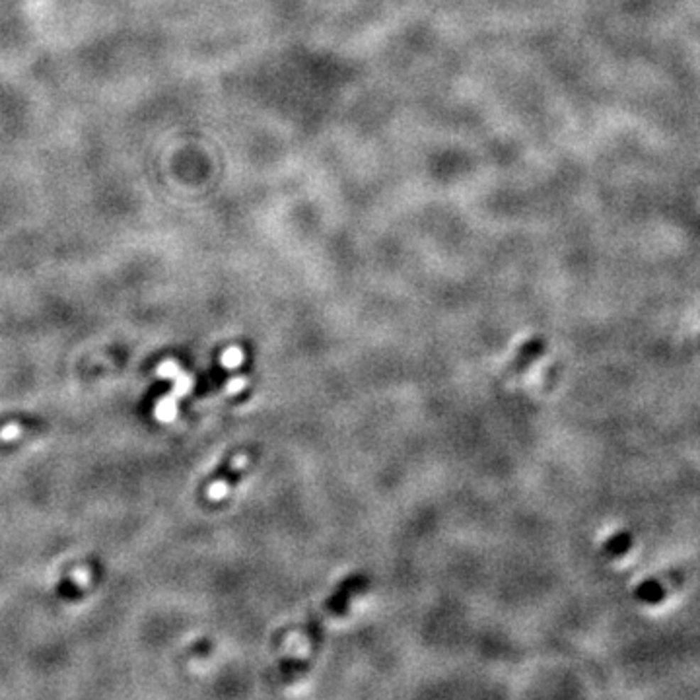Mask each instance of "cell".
Segmentation results:
<instances>
[{
  "instance_id": "obj_2",
  "label": "cell",
  "mask_w": 700,
  "mask_h": 700,
  "mask_svg": "<svg viewBox=\"0 0 700 700\" xmlns=\"http://www.w3.org/2000/svg\"><path fill=\"white\" fill-rule=\"evenodd\" d=\"M630 547H633V535L628 531H620V533H617V535H613L611 539L605 541L601 554L609 560L618 559V557H623V554L630 551Z\"/></svg>"
},
{
  "instance_id": "obj_3",
  "label": "cell",
  "mask_w": 700,
  "mask_h": 700,
  "mask_svg": "<svg viewBox=\"0 0 700 700\" xmlns=\"http://www.w3.org/2000/svg\"><path fill=\"white\" fill-rule=\"evenodd\" d=\"M636 599H640L642 603H660L663 597L667 596V586H663L660 580H646L636 588Z\"/></svg>"
},
{
  "instance_id": "obj_1",
  "label": "cell",
  "mask_w": 700,
  "mask_h": 700,
  "mask_svg": "<svg viewBox=\"0 0 700 700\" xmlns=\"http://www.w3.org/2000/svg\"><path fill=\"white\" fill-rule=\"evenodd\" d=\"M545 352V341L543 339H531L523 344L522 349L518 350V354L512 360V364L506 368V376H514V373L523 372L529 364H533L537 358Z\"/></svg>"
}]
</instances>
